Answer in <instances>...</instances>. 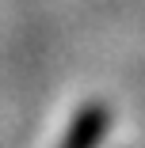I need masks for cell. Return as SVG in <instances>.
Returning a JSON list of instances; mask_svg holds the SVG:
<instances>
[{
  "label": "cell",
  "instance_id": "1",
  "mask_svg": "<svg viewBox=\"0 0 145 148\" xmlns=\"http://www.w3.org/2000/svg\"><path fill=\"white\" fill-rule=\"evenodd\" d=\"M103 110H84L80 118H76V125H73V133H69V140L61 144V148H92L96 140H99V133H103Z\"/></svg>",
  "mask_w": 145,
  "mask_h": 148
}]
</instances>
